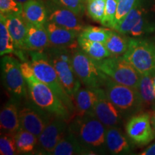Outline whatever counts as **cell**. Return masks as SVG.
<instances>
[{
  "label": "cell",
  "instance_id": "obj_1",
  "mask_svg": "<svg viewBox=\"0 0 155 155\" xmlns=\"http://www.w3.org/2000/svg\"><path fill=\"white\" fill-rule=\"evenodd\" d=\"M31 101L45 111L58 116L70 123L73 116L65 104L45 83L35 76L30 61L21 63Z\"/></svg>",
  "mask_w": 155,
  "mask_h": 155
},
{
  "label": "cell",
  "instance_id": "obj_2",
  "mask_svg": "<svg viewBox=\"0 0 155 155\" xmlns=\"http://www.w3.org/2000/svg\"><path fill=\"white\" fill-rule=\"evenodd\" d=\"M68 129L81 144L95 154L106 152V127L92 111L75 115L68 124Z\"/></svg>",
  "mask_w": 155,
  "mask_h": 155
},
{
  "label": "cell",
  "instance_id": "obj_3",
  "mask_svg": "<svg viewBox=\"0 0 155 155\" xmlns=\"http://www.w3.org/2000/svg\"><path fill=\"white\" fill-rule=\"evenodd\" d=\"M30 63L35 76L50 87L74 117V103L69 96L57 74L55 69L45 51H30Z\"/></svg>",
  "mask_w": 155,
  "mask_h": 155
},
{
  "label": "cell",
  "instance_id": "obj_4",
  "mask_svg": "<svg viewBox=\"0 0 155 155\" xmlns=\"http://www.w3.org/2000/svg\"><path fill=\"white\" fill-rule=\"evenodd\" d=\"M69 47L50 46L44 50L55 69L65 91L71 98L81 88V81L75 74Z\"/></svg>",
  "mask_w": 155,
  "mask_h": 155
},
{
  "label": "cell",
  "instance_id": "obj_5",
  "mask_svg": "<svg viewBox=\"0 0 155 155\" xmlns=\"http://www.w3.org/2000/svg\"><path fill=\"white\" fill-rule=\"evenodd\" d=\"M103 88L123 117L134 115L144 106L137 88L119 84L108 76L106 78Z\"/></svg>",
  "mask_w": 155,
  "mask_h": 155
},
{
  "label": "cell",
  "instance_id": "obj_6",
  "mask_svg": "<svg viewBox=\"0 0 155 155\" xmlns=\"http://www.w3.org/2000/svg\"><path fill=\"white\" fill-rule=\"evenodd\" d=\"M123 57L141 75L155 73V41L152 39L130 38Z\"/></svg>",
  "mask_w": 155,
  "mask_h": 155
},
{
  "label": "cell",
  "instance_id": "obj_7",
  "mask_svg": "<svg viewBox=\"0 0 155 155\" xmlns=\"http://www.w3.org/2000/svg\"><path fill=\"white\" fill-rule=\"evenodd\" d=\"M77 44L75 46L73 45L70 46L73 50L71 52L72 63L77 77L87 88H103L107 75L99 69L96 60L87 55L80 48H78Z\"/></svg>",
  "mask_w": 155,
  "mask_h": 155
},
{
  "label": "cell",
  "instance_id": "obj_8",
  "mask_svg": "<svg viewBox=\"0 0 155 155\" xmlns=\"http://www.w3.org/2000/svg\"><path fill=\"white\" fill-rule=\"evenodd\" d=\"M96 63L101 71L115 82L137 88L141 75L123 56H110Z\"/></svg>",
  "mask_w": 155,
  "mask_h": 155
},
{
  "label": "cell",
  "instance_id": "obj_9",
  "mask_svg": "<svg viewBox=\"0 0 155 155\" xmlns=\"http://www.w3.org/2000/svg\"><path fill=\"white\" fill-rule=\"evenodd\" d=\"M1 75L4 86L13 98L21 100L26 98L27 83L21 63L16 58L7 55L3 56L1 60Z\"/></svg>",
  "mask_w": 155,
  "mask_h": 155
},
{
  "label": "cell",
  "instance_id": "obj_10",
  "mask_svg": "<svg viewBox=\"0 0 155 155\" xmlns=\"http://www.w3.org/2000/svg\"><path fill=\"white\" fill-rule=\"evenodd\" d=\"M53 115L45 111L32 101H26L19 107L21 128L39 137Z\"/></svg>",
  "mask_w": 155,
  "mask_h": 155
},
{
  "label": "cell",
  "instance_id": "obj_11",
  "mask_svg": "<svg viewBox=\"0 0 155 155\" xmlns=\"http://www.w3.org/2000/svg\"><path fill=\"white\" fill-rule=\"evenodd\" d=\"M68 122L58 117L53 116L49 123L38 137L36 154H50L59 141L65 136Z\"/></svg>",
  "mask_w": 155,
  "mask_h": 155
},
{
  "label": "cell",
  "instance_id": "obj_12",
  "mask_svg": "<svg viewBox=\"0 0 155 155\" xmlns=\"http://www.w3.org/2000/svg\"><path fill=\"white\" fill-rule=\"evenodd\" d=\"M125 129L128 138L137 146H145L155 138V130L151 123V116L147 113L131 116Z\"/></svg>",
  "mask_w": 155,
  "mask_h": 155
},
{
  "label": "cell",
  "instance_id": "obj_13",
  "mask_svg": "<svg viewBox=\"0 0 155 155\" xmlns=\"http://www.w3.org/2000/svg\"><path fill=\"white\" fill-rule=\"evenodd\" d=\"M92 112L106 128L119 127L122 122L121 114L107 98L103 88H98V100Z\"/></svg>",
  "mask_w": 155,
  "mask_h": 155
},
{
  "label": "cell",
  "instance_id": "obj_14",
  "mask_svg": "<svg viewBox=\"0 0 155 155\" xmlns=\"http://www.w3.org/2000/svg\"><path fill=\"white\" fill-rule=\"evenodd\" d=\"M48 21L63 27L64 28L80 32L84 28L78 15L68 9L55 5L50 7L48 11Z\"/></svg>",
  "mask_w": 155,
  "mask_h": 155
},
{
  "label": "cell",
  "instance_id": "obj_15",
  "mask_svg": "<svg viewBox=\"0 0 155 155\" xmlns=\"http://www.w3.org/2000/svg\"><path fill=\"white\" fill-rule=\"evenodd\" d=\"M4 15L6 18L7 29L14 42L15 50H25L28 22L25 20L22 14L11 13Z\"/></svg>",
  "mask_w": 155,
  "mask_h": 155
},
{
  "label": "cell",
  "instance_id": "obj_16",
  "mask_svg": "<svg viewBox=\"0 0 155 155\" xmlns=\"http://www.w3.org/2000/svg\"><path fill=\"white\" fill-rule=\"evenodd\" d=\"M1 131L10 134H16L21 128L19 116V106L17 100L12 98L2 108L0 113Z\"/></svg>",
  "mask_w": 155,
  "mask_h": 155
},
{
  "label": "cell",
  "instance_id": "obj_17",
  "mask_svg": "<svg viewBox=\"0 0 155 155\" xmlns=\"http://www.w3.org/2000/svg\"><path fill=\"white\" fill-rule=\"evenodd\" d=\"M48 32L50 46L70 47L75 44L79 32L64 28L63 27L48 21L45 25Z\"/></svg>",
  "mask_w": 155,
  "mask_h": 155
},
{
  "label": "cell",
  "instance_id": "obj_18",
  "mask_svg": "<svg viewBox=\"0 0 155 155\" xmlns=\"http://www.w3.org/2000/svg\"><path fill=\"white\" fill-rule=\"evenodd\" d=\"M50 46L48 32L45 25L28 22L25 50L29 51H44Z\"/></svg>",
  "mask_w": 155,
  "mask_h": 155
},
{
  "label": "cell",
  "instance_id": "obj_19",
  "mask_svg": "<svg viewBox=\"0 0 155 155\" xmlns=\"http://www.w3.org/2000/svg\"><path fill=\"white\" fill-rule=\"evenodd\" d=\"M106 147L111 154H126L131 152V147L121 129L119 127L106 129Z\"/></svg>",
  "mask_w": 155,
  "mask_h": 155
},
{
  "label": "cell",
  "instance_id": "obj_20",
  "mask_svg": "<svg viewBox=\"0 0 155 155\" xmlns=\"http://www.w3.org/2000/svg\"><path fill=\"white\" fill-rule=\"evenodd\" d=\"M52 155H75V154H94L78 140L76 137L68 128L63 139L56 145Z\"/></svg>",
  "mask_w": 155,
  "mask_h": 155
},
{
  "label": "cell",
  "instance_id": "obj_21",
  "mask_svg": "<svg viewBox=\"0 0 155 155\" xmlns=\"http://www.w3.org/2000/svg\"><path fill=\"white\" fill-rule=\"evenodd\" d=\"M98 88H80L73 97L75 114L82 115L93 111L98 100Z\"/></svg>",
  "mask_w": 155,
  "mask_h": 155
},
{
  "label": "cell",
  "instance_id": "obj_22",
  "mask_svg": "<svg viewBox=\"0 0 155 155\" xmlns=\"http://www.w3.org/2000/svg\"><path fill=\"white\" fill-rule=\"evenodd\" d=\"M22 16L29 23L45 25L48 22V11L42 0H29L23 5Z\"/></svg>",
  "mask_w": 155,
  "mask_h": 155
},
{
  "label": "cell",
  "instance_id": "obj_23",
  "mask_svg": "<svg viewBox=\"0 0 155 155\" xmlns=\"http://www.w3.org/2000/svg\"><path fill=\"white\" fill-rule=\"evenodd\" d=\"M147 13L143 0H137L131 10L126 15L121 22L118 25L114 30L123 35H129L136 24Z\"/></svg>",
  "mask_w": 155,
  "mask_h": 155
},
{
  "label": "cell",
  "instance_id": "obj_24",
  "mask_svg": "<svg viewBox=\"0 0 155 155\" xmlns=\"http://www.w3.org/2000/svg\"><path fill=\"white\" fill-rule=\"evenodd\" d=\"M77 42L79 48L87 55L96 61H101L104 58L112 56L106 45L102 42L91 41L78 35Z\"/></svg>",
  "mask_w": 155,
  "mask_h": 155
},
{
  "label": "cell",
  "instance_id": "obj_25",
  "mask_svg": "<svg viewBox=\"0 0 155 155\" xmlns=\"http://www.w3.org/2000/svg\"><path fill=\"white\" fill-rule=\"evenodd\" d=\"M15 140L18 154H32L35 152L38 137L22 128L15 134Z\"/></svg>",
  "mask_w": 155,
  "mask_h": 155
},
{
  "label": "cell",
  "instance_id": "obj_26",
  "mask_svg": "<svg viewBox=\"0 0 155 155\" xmlns=\"http://www.w3.org/2000/svg\"><path fill=\"white\" fill-rule=\"evenodd\" d=\"M114 30H111L104 44L112 56H120L127 51L130 38Z\"/></svg>",
  "mask_w": 155,
  "mask_h": 155
},
{
  "label": "cell",
  "instance_id": "obj_27",
  "mask_svg": "<svg viewBox=\"0 0 155 155\" xmlns=\"http://www.w3.org/2000/svg\"><path fill=\"white\" fill-rule=\"evenodd\" d=\"M153 74L141 75L138 87L137 88L143 106H151L155 104V91L153 84Z\"/></svg>",
  "mask_w": 155,
  "mask_h": 155
},
{
  "label": "cell",
  "instance_id": "obj_28",
  "mask_svg": "<svg viewBox=\"0 0 155 155\" xmlns=\"http://www.w3.org/2000/svg\"><path fill=\"white\" fill-rule=\"evenodd\" d=\"M15 53V48L12 38L9 34L6 18L3 14L0 15V55L4 56Z\"/></svg>",
  "mask_w": 155,
  "mask_h": 155
},
{
  "label": "cell",
  "instance_id": "obj_29",
  "mask_svg": "<svg viewBox=\"0 0 155 155\" xmlns=\"http://www.w3.org/2000/svg\"><path fill=\"white\" fill-rule=\"evenodd\" d=\"M111 30L104 28H98L94 26L84 27L79 33V36L87 40L105 43L111 33Z\"/></svg>",
  "mask_w": 155,
  "mask_h": 155
},
{
  "label": "cell",
  "instance_id": "obj_30",
  "mask_svg": "<svg viewBox=\"0 0 155 155\" xmlns=\"http://www.w3.org/2000/svg\"><path fill=\"white\" fill-rule=\"evenodd\" d=\"M155 32V24L144 15L131 29L129 35L134 38H139Z\"/></svg>",
  "mask_w": 155,
  "mask_h": 155
},
{
  "label": "cell",
  "instance_id": "obj_31",
  "mask_svg": "<svg viewBox=\"0 0 155 155\" xmlns=\"http://www.w3.org/2000/svg\"><path fill=\"white\" fill-rule=\"evenodd\" d=\"M106 0H86L88 14L96 22H101Z\"/></svg>",
  "mask_w": 155,
  "mask_h": 155
},
{
  "label": "cell",
  "instance_id": "obj_32",
  "mask_svg": "<svg viewBox=\"0 0 155 155\" xmlns=\"http://www.w3.org/2000/svg\"><path fill=\"white\" fill-rule=\"evenodd\" d=\"M0 154L1 155H14L18 154L15 135L8 133H1Z\"/></svg>",
  "mask_w": 155,
  "mask_h": 155
},
{
  "label": "cell",
  "instance_id": "obj_33",
  "mask_svg": "<svg viewBox=\"0 0 155 155\" xmlns=\"http://www.w3.org/2000/svg\"><path fill=\"white\" fill-rule=\"evenodd\" d=\"M118 0H106L105 10L103 19L101 22L103 26L108 28H114L116 11H117Z\"/></svg>",
  "mask_w": 155,
  "mask_h": 155
},
{
  "label": "cell",
  "instance_id": "obj_34",
  "mask_svg": "<svg viewBox=\"0 0 155 155\" xmlns=\"http://www.w3.org/2000/svg\"><path fill=\"white\" fill-rule=\"evenodd\" d=\"M55 5L68 9L78 16H81L85 11L86 0H51Z\"/></svg>",
  "mask_w": 155,
  "mask_h": 155
},
{
  "label": "cell",
  "instance_id": "obj_35",
  "mask_svg": "<svg viewBox=\"0 0 155 155\" xmlns=\"http://www.w3.org/2000/svg\"><path fill=\"white\" fill-rule=\"evenodd\" d=\"M136 2H137V0H118L117 11H116L113 30H114L121 22V21L123 20L126 15L129 13V12L131 10L133 6L134 5Z\"/></svg>",
  "mask_w": 155,
  "mask_h": 155
},
{
  "label": "cell",
  "instance_id": "obj_36",
  "mask_svg": "<svg viewBox=\"0 0 155 155\" xmlns=\"http://www.w3.org/2000/svg\"><path fill=\"white\" fill-rule=\"evenodd\" d=\"M23 5L16 0H0L1 14L7 15L11 13L22 14Z\"/></svg>",
  "mask_w": 155,
  "mask_h": 155
},
{
  "label": "cell",
  "instance_id": "obj_37",
  "mask_svg": "<svg viewBox=\"0 0 155 155\" xmlns=\"http://www.w3.org/2000/svg\"><path fill=\"white\" fill-rule=\"evenodd\" d=\"M141 155H155V143L148 147L146 150L140 153Z\"/></svg>",
  "mask_w": 155,
  "mask_h": 155
},
{
  "label": "cell",
  "instance_id": "obj_38",
  "mask_svg": "<svg viewBox=\"0 0 155 155\" xmlns=\"http://www.w3.org/2000/svg\"><path fill=\"white\" fill-rule=\"evenodd\" d=\"M151 123H152V125L154 129L155 130V110L153 112L152 115L151 116Z\"/></svg>",
  "mask_w": 155,
  "mask_h": 155
},
{
  "label": "cell",
  "instance_id": "obj_39",
  "mask_svg": "<svg viewBox=\"0 0 155 155\" xmlns=\"http://www.w3.org/2000/svg\"><path fill=\"white\" fill-rule=\"evenodd\" d=\"M17 2H18L22 4V5H24L25 3H26L27 2L29 1V0H16Z\"/></svg>",
  "mask_w": 155,
  "mask_h": 155
},
{
  "label": "cell",
  "instance_id": "obj_40",
  "mask_svg": "<svg viewBox=\"0 0 155 155\" xmlns=\"http://www.w3.org/2000/svg\"><path fill=\"white\" fill-rule=\"evenodd\" d=\"M153 84H154V88L155 91V73L153 74Z\"/></svg>",
  "mask_w": 155,
  "mask_h": 155
},
{
  "label": "cell",
  "instance_id": "obj_41",
  "mask_svg": "<svg viewBox=\"0 0 155 155\" xmlns=\"http://www.w3.org/2000/svg\"><path fill=\"white\" fill-rule=\"evenodd\" d=\"M153 106H154V110H155V104H154V105H153Z\"/></svg>",
  "mask_w": 155,
  "mask_h": 155
}]
</instances>
